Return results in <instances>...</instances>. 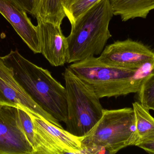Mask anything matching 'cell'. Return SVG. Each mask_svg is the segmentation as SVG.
<instances>
[{
  "instance_id": "1",
  "label": "cell",
  "mask_w": 154,
  "mask_h": 154,
  "mask_svg": "<svg viewBox=\"0 0 154 154\" xmlns=\"http://www.w3.org/2000/svg\"><path fill=\"white\" fill-rule=\"evenodd\" d=\"M2 58L12 69L14 78L33 100L55 119L65 124L67 116L65 87L48 70L28 60L17 50H12Z\"/></svg>"
},
{
  "instance_id": "2",
  "label": "cell",
  "mask_w": 154,
  "mask_h": 154,
  "mask_svg": "<svg viewBox=\"0 0 154 154\" xmlns=\"http://www.w3.org/2000/svg\"><path fill=\"white\" fill-rule=\"evenodd\" d=\"M88 85L100 99L138 93L146 78L154 70V62L140 68L112 66L91 57L67 67Z\"/></svg>"
},
{
  "instance_id": "3",
  "label": "cell",
  "mask_w": 154,
  "mask_h": 154,
  "mask_svg": "<svg viewBox=\"0 0 154 154\" xmlns=\"http://www.w3.org/2000/svg\"><path fill=\"white\" fill-rule=\"evenodd\" d=\"M114 15L109 0H100L71 24V31L67 37L66 63L101 54L112 37L109 26Z\"/></svg>"
},
{
  "instance_id": "4",
  "label": "cell",
  "mask_w": 154,
  "mask_h": 154,
  "mask_svg": "<svg viewBox=\"0 0 154 154\" xmlns=\"http://www.w3.org/2000/svg\"><path fill=\"white\" fill-rule=\"evenodd\" d=\"M135 118L133 108L104 109L100 120L82 141L83 153H116L136 146Z\"/></svg>"
},
{
  "instance_id": "5",
  "label": "cell",
  "mask_w": 154,
  "mask_h": 154,
  "mask_svg": "<svg viewBox=\"0 0 154 154\" xmlns=\"http://www.w3.org/2000/svg\"><path fill=\"white\" fill-rule=\"evenodd\" d=\"M67 105L66 130L85 136L100 120L104 109L93 90L68 68L63 73Z\"/></svg>"
},
{
  "instance_id": "6",
  "label": "cell",
  "mask_w": 154,
  "mask_h": 154,
  "mask_svg": "<svg viewBox=\"0 0 154 154\" xmlns=\"http://www.w3.org/2000/svg\"><path fill=\"white\" fill-rule=\"evenodd\" d=\"M30 115L34 126L33 154H76L83 152L82 141L84 137H77L48 120Z\"/></svg>"
},
{
  "instance_id": "7",
  "label": "cell",
  "mask_w": 154,
  "mask_h": 154,
  "mask_svg": "<svg viewBox=\"0 0 154 154\" xmlns=\"http://www.w3.org/2000/svg\"><path fill=\"white\" fill-rule=\"evenodd\" d=\"M0 105H7L21 108L29 114L48 120L63 128L55 119L37 104L26 92L14 76L12 69L0 56Z\"/></svg>"
},
{
  "instance_id": "8",
  "label": "cell",
  "mask_w": 154,
  "mask_h": 154,
  "mask_svg": "<svg viewBox=\"0 0 154 154\" xmlns=\"http://www.w3.org/2000/svg\"><path fill=\"white\" fill-rule=\"evenodd\" d=\"M98 58L112 66L140 68L154 62V52L143 43L128 39L116 41L106 46Z\"/></svg>"
},
{
  "instance_id": "9",
  "label": "cell",
  "mask_w": 154,
  "mask_h": 154,
  "mask_svg": "<svg viewBox=\"0 0 154 154\" xmlns=\"http://www.w3.org/2000/svg\"><path fill=\"white\" fill-rule=\"evenodd\" d=\"M19 115V108L0 105V154H33Z\"/></svg>"
},
{
  "instance_id": "10",
  "label": "cell",
  "mask_w": 154,
  "mask_h": 154,
  "mask_svg": "<svg viewBox=\"0 0 154 154\" xmlns=\"http://www.w3.org/2000/svg\"><path fill=\"white\" fill-rule=\"evenodd\" d=\"M41 53L51 66H62L66 63L68 53L67 37L60 25L37 19Z\"/></svg>"
},
{
  "instance_id": "11",
  "label": "cell",
  "mask_w": 154,
  "mask_h": 154,
  "mask_svg": "<svg viewBox=\"0 0 154 154\" xmlns=\"http://www.w3.org/2000/svg\"><path fill=\"white\" fill-rule=\"evenodd\" d=\"M0 14L34 53H41L37 26L33 25L23 9L11 0H0Z\"/></svg>"
},
{
  "instance_id": "12",
  "label": "cell",
  "mask_w": 154,
  "mask_h": 154,
  "mask_svg": "<svg viewBox=\"0 0 154 154\" xmlns=\"http://www.w3.org/2000/svg\"><path fill=\"white\" fill-rule=\"evenodd\" d=\"M114 15L123 21L136 18L146 19L154 10V0H109Z\"/></svg>"
},
{
  "instance_id": "13",
  "label": "cell",
  "mask_w": 154,
  "mask_h": 154,
  "mask_svg": "<svg viewBox=\"0 0 154 154\" xmlns=\"http://www.w3.org/2000/svg\"><path fill=\"white\" fill-rule=\"evenodd\" d=\"M135 118L136 146L139 144L154 141V118L149 110L139 102L133 103Z\"/></svg>"
},
{
  "instance_id": "14",
  "label": "cell",
  "mask_w": 154,
  "mask_h": 154,
  "mask_svg": "<svg viewBox=\"0 0 154 154\" xmlns=\"http://www.w3.org/2000/svg\"><path fill=\"white\" fill-rule=\"evenodd\" d=\"M64 2L65 0H38L35 18L61 26L66 17L63 8Z\"/></svg>"
},
{
  "instance_id": "15",
  "label": "cell",
  "mask_w": 154,
  "mask_h": 154,
  "mask_svg": "<svg viewBox=\"0 0 154 154\" xmlns=\"http://www.w3.org/2000/svg\"><path fill=\"white\" fill-rule=\"evenodd\" d=\"M100 0H65L63 8L71 24Z\"/></svg>"
},
{
  "instance_id": "16",
  "label": "cell",
  "mask_w": 154,
  "mask_h": 154,
  "mask_svg": "<svg viewBox=\"0 0 154 154\" xmlns=\"http://www.w3.org/2000/svg\"><path fill=\"white\" fill-rule=\"evenodd\" d=\"M138 94L139 102L154 111V70L146 78Z\"/></svg>"
},
{
  "instance_id": "17",
  "label": "cell",
  "mask_w": 154,
  "mask_h": 154,
  "mask_svg": "<svg viewBox=\"0 0 154 154\" xmlns=\"http://www.w3.org/2000/svg\"><path fill=\"white\" fill-rule=\"evenodd\" d=\"M19 113L26 136L33 147L34 144V126L30 115L23 109L20 108H19Z\"/></svg>"
},
{
  "instance_id": "18",
  "label": "cell",
  "mask_w": 154,
  "mask_h": 154,
  "mask_svg": "<svg viewBox=\"0 0 154 154\" xmlns=\"http://www.w3.org/2000/svg\"><path fill=\"white\" fill-rule=\"evenodd\" d=\"M14 4L35 17L38 0H11Z\"/></svg>"
},
{
  "instance_id": "19",
  "label": "cell",
  "mask_w": 154,
  "mask_h": 154,
  "mask_svg": "<svg viewBox=\"0 0 154 154\" xmlns=\"http://www.w3.org/2000/svg\"><path fill=\"white\" fill-rule=\"evenodd\" d=\"M137 146L142 148L148 153L154 154V141L142 143Z\"/></svg>"
}]
</instances>
